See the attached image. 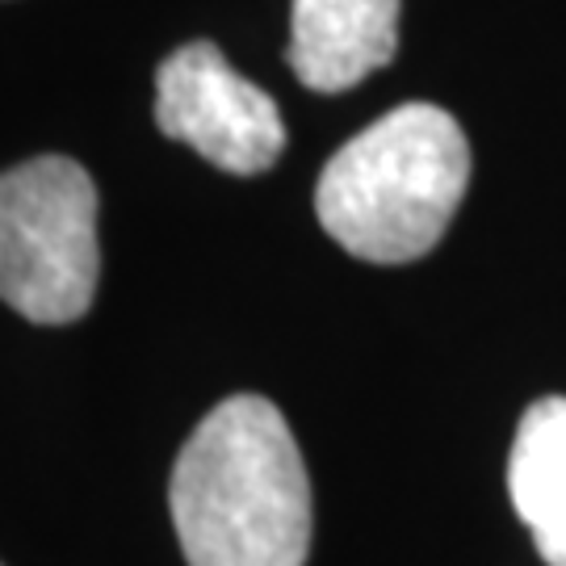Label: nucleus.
I'll use <instances>...</instances> for the list:
<instances>
[{
	"instance_id": "obj_5",
	"label": "nucleus",
	"mask_w": 566,
	"mask_h": 566,
	"mask_svg": "<svg viewBox=\"0 0 566 566\" xmlns=\"http://www.w3.org/2000/svg\"><path fill=\"white\" fill-rule=\"evenodd\" d=\"M399 51V0H294L290 67L311 93H344Z\"/></svg>"
},
{
	"instance_id": "obj_4",
	"label": "nucleus",
	"mask_w": 566,
	"mask_h": 566,
	"mask_svg": "<svg viewBox=\"0 0 566 566\" xmlns=\"http://www.w3.org/2000/svg\"><path fill=\"white\" fill-rule=\"evenodd\" d=\"M156 122L168 139L235 177L273 168L285 147V122L273 97L243 81L214 42H189L160 63Z\"/></svg>"
},
{
	"instance_id": "obj_6",
	"label": "nucleus",
	"mask_w": 566,
	"mask_h": 566,
	"mask_svg": "<svg viewBox=\"0 0 566 566\" xmlns=\"http://www.w3.org/2000/svg\"><path fill=\"white\" fill-rule=\"evenodd\" d=\"M512 507L546 566H566V399H537L521 416L507 458Z\"/></svg>"
},
{
	"instance_id": "obj_1",
	"label": "nucleus",
	"mask_w": 566,
	"mask_h": 566,
	"mask_svg": "<svg viewBox=\"0 0 566 566\" xmlns=\"http://www.w3.org/2000/svg\"><path fill=\"white\" fill-rule=\"evenodd\" d=\"M168 507L189 566H303L311 554L303 453L261 395H231L189 432Z\"/></svg>"
},
{
	"instance_id": "obj_3",
	"label": "nucleus",
	"mask_w": 566,
	"mask_h": 566,
	"mask_svg": "<svg viewBox=\"0 0 566 566\" xmlns=\"http://www.w3.org/2000/svg\"><path fill=\"white\" fill-rule=\"evenodd\" d=\"M102 273L97 185L67 156L0 172V303L30 324H72Z\"/></svg>"
},
{
	"instance_id": "obj_2",
	"label": "nucleus",
	"mask_w": 566,
	"mask_h": 566,
	"mask_svg": "<svg viewBox=\"0 0 566 566\" xmlns=\"http://www.w3.org/2000/svg\"><path fill=\"white\" fill-rule=\"evenodd\" d=\"M470 185V143L446 109L411 102L324 164L315 214L344 252L407 264L432 252Z\"/></svg>"
}]
</instances>
